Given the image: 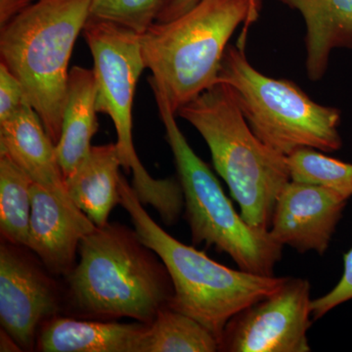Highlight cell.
Wrapping results in <instances>:
<instances>
[{"label": "cell", "instance_id": "cell-1", "mask_svg": "<svg viewBox=\"0 0 352 352\" xmlns=\"http://www.w3.org/2000/svg\"><path fill=\"white\" fill-rule=\"evenodd\" d=\"M80 261L64 277L65 309L92 320L131 318L151 324L170 307L173 286L159 256L120 223L96 227L78 248Z\"/></svg>", "mask_w": 352, "mask_h": 352}, {"label": "cell", "instance_id": "cell-2", "mask_svg": "<svg viewBox=\"0 0 352 352\" xmlns=\"http://www.w3.org/2000/svg\"><path fill=\"white\" fill-rule=\"evenodd\" d=\"M261 0H200L182 15L141 34L152 90L175 113L217 82L228 43L241 25L258 20Z\"/></svg>", "mask_w": 352, "mask_h": 352}, {"label": "cell", "instance_id": "cell-3", "mask_svg": "<svg viewBox=\"0 0 352 352\" xmlns=\"http://www.w3.org/2000/svg\"><path fill=\"white\" fill-rule=\"evenodd\" d=\"M210 148L215 170L240 207L243 219L270 230L278 196L291 182L287 157L254 134L232 88L217 82L178 110Z\"/></svg>", "mask_w": 352, "mask_h": 352}, {"label": "cell", "instance_id": "cell-4", "mask_svg": "<svg viewBox=\"0 0 352 352\" xmlns=\"http://www.w3.org/2000/svg\"><path fill=\"white\" fill-rule=\"evenodd\" d=\"M120 194V205L131 217L134 230L168 271L173 286L170 307L200 322L219 344L232 317L276 291L286 279L232 270L183 244L150 217L122 175Z\"/></svg>", "mask_w": 352, "mask_h": 352}, {"label": "cell", "instance_id": "cell-5", "mask_svg": "<svg viewBox=\"0 0 352 352\" xmlns=\"http://www.w3.org/2000/svg\"><path fill=\"white\" fill-rule=\"evenodd\" d=\"M94 0H38L0 28V56L57 145L76 39Z\"/></svg>", "mask_w": 352, "mask_h": 352}, {"label": "cell", "instance_id": "cell-6", "mask_svg": "<svg viewBox=\"0 0 352 352\" xmlns=\"http://www.w3.org/2000/svg\"><path fill=\"white\" fill-rule=\"evenodd\" d=\"M153 94L175 157L184 197L185 219L194 244L205 243L228 254L239 270L274 276L283 245L271 237L270 231L254 228L238 214L210 166L189 145L166 99L160 92Z\"/></svg>", "mask_w": 352, "mask_h": 352}, {"label": "cell", "instance_id": "cell-7", "mask_svg": "<svg viewBox=\"0 0 352 352\" xmlns=\"http://www.w3.org/2000/svg\"><path fill=\"white\" fill-rule=\"evenodd\" d=\"M83 36L92 58L97 85V111L112 120L122 168L132 173L131 186L143 205L152 206L163 219L182 208L183 196L175 178L156 179L141 164L132 138V106L146 69L141 34L108 20L89 17Z\"/></svg>", "mask_w": 352, "mask_h": 352}, {"label": "cell", "instance_id": "cell-8", "mask_svg": "<svg viewBox=\"0 0 352 352\" xmlns=\"http://www.w3.org/2000/svg\"><path fill=\"white\" fill-rule=\"evenodd\" d=\"M217 82L232 88L252 131L280 154L287 157L305 148L324 153L342 148L340 110L316 103L296 83L263 75L252 66L241 46L227 47Z\"/></svg>", "mask_w": 352, "mask_h": 352}, {"label": "cell", "instance_id": "cell-9", "mask_svg": "<svg viewBox=\"0 0 352 352\" xmlns=\"http://www.w3.org/2000/svg\"><path fill=\"white\" fill-rule=\"evenodd\" d=\"M310 289L307 279L286 277L276 291L230 319L219 351H311L307 339L312 317Z\"/></svg>", "mask_w": 352, "mask_h": 352}, {"label": "cell", "instance_id": "cell-10", "mask_svg": "<svg viewBox=\"0 0 352 352\" xmlns=\"http://www.w3.org/2000/svg\"><path fill=\"white\" fill-rule=\"evenodd\" d=\"M25 245H0V323L23 351H36L41 324L65 309V289Z\"/></svg>", "mask_w": 352, "mask_h": 352}, {"label": "cell", "instance_id": "cell-11", "mask_svg": "<svg viewBox=\"0 0 352 352\" xmlns=\"http://www.w3.org/2000/svg\"><path fill=\"white\" fill-rule=\"evenodd\" d=\"M347 201L320 185L291 180L278 196L268 231L283 247L322 256L327 252Z\"/></svg>", "mask_w": 352, "mask_h": 352}, {"label": "cell", "instance_id": "cell-12", "mask_svg": "<svg viewBox=\"0 0 352 352\" xmlns=\"http://www.w3.org/2000/svg\"><path fill=\"white\" fill-rule=\"evenodd\" d=\"M32 212L25 247L53 276L66 277L76 264L80 242L96 226L82 210L69 207L32 183Z\"/></svg>", "mask_w": 352, "mask_h": 352}, {"label": "cell", "instance_id": "cell-13", "mask_svg": "<svg viewBox=\"0 0 352 352\" xmlns=\"http://www.w3.org/2000/svg\"><path fill=\"white\" fill-rule=\"evenodd\" d=\"M0 156L12 160L32 182L76 208L67 193L56 144L31 104H25L14 117L0 124Z\"/></svg>", "mask_w": 352, "mask_h": 352}, {"label": "cell", "instance_id": "cell-14", "mask_svg": "<svg viewBox=\"0 0 352 352\" xmlns=\"http://www.w3.org/2000/svg\"><path fill=\"white\" fill-rule=\"evenodd\" d=\"M148 324L119 323L57 315L41 324L36 351L41 352H143Z\"/></svg>", "mask_w": 352, "mask_h": 352}, {"label": "cell", "instance_id": "cell-15", "mask_svg": "<svg viewBox=\"0 0 352 352\" xmlns=\"http://www.w3.org/2000/svg\"><path fill=\"white\" fill-rule=\"evenodd\" d=\"M97 85L94 69L74 67L69 71L58 159L65 179L73 175L91 151L92 138L99 129Z\"/></svg>", "mask_w": 352, "mask_h": 352}, {"label": "cell", "instance_id": "cell-16", "mask_svg": "<svg viewBox=\"0 0 352 352\" xmlns=\"http://www.w3.org/2000/svg\"><path fill=\"white\" fill-rule=\"evenodd\" d=\"M302 15L307 28V72L314 82L327 72L331 53L352 50V0H280Z\"/></svg>", "mask_w": 352, "mask_h": 352}, {"label": "cell", "instance_id": "cell-17", "mask_svg": "<svg viewBox=\"0 0 352 352\" xmlns=\"http://www.w3.org/2000/svg\"><path fill=\"white\" fill-rule=\"evenodd\" d=\"M120 166L117 143L92 146L85 162L65 179L69 199L97 227L109 223L120 204Z\"/></svg>", "mask_w": 352, "mask_h": 352}, {"label": "cell", "instance_id": "cell-18", "mask_svg": "<svg viewBox=\"0 0 352 352\" xmlns=\"http://www.w3.org/2000/svg\"><path fill=\"white\" fill-rule=\"evenodd\" d=\"M32 183L12 160L0 156V232L2 239L13 244L27 245Z\"/></svg>", "mask_w": 352, "mask_h": 352}, {"label": "cell", "instance_id": "cell-19", "mask_svg": "<svg viewBox=\"0 0 352 352\" xmlns=\"http://www.w3.org/2000/svg\"><path fill=\"white\" fill-rule=\"evenodd\" d=\"M219 340L200 322L170 307L149 324L143 352H214Z\"/></svg>", "mask_w": 352, "mask_h": 352}, {"label": "cell", "instance_id": "cell-20", "mask_svg": "<svg viewBox=\"0 0 352 352\" xmlns=\"http://www.w3.org/2000/svg\"><path fill=\"white\" fill-rule=\"evenodd\" d=\"M305 148L287 156L291 180L320 185L349 200L352 197V164Z\"/></svg>", "mask_w": 352, "mask_h": 352}, {"label": "cell", "instance_id": "cell-21", "mask_svg": "<svg viewBox=\"0 0 352 352\" xmlns=\"http://www.w3.org/2000/svg\"><path fill=\"white\" fill-rule=\"evenodd\" d=\"M168 0H94L90 17L108 20L142 34L156 22Z\"/></svg>", "mask_w": 352, "mask_h": 352}, {"label": "cell", "instance_id": "cell-22", "mask_svg": "<svg viewBox=\"0 0 352 352\" xmlns=\"http://www.w3.org/2000/svg\"><path fill=\"white\" fill-rule=\"evenodd\" d=\"M352 300V248L344 256V273L340 281L330 292L312 300V317L320 319L331 310Z\"/></svg>", "mask_w": 352, "mask_h": 352}, {"label": "cell", "instance_id": "cell-23", "mask_svg": "<svg viewBox=\"0 0 352 352\" xmlns=\"http://www.w3.org/2000/svg\"><path fill=\"white\" fill-rule=\"evenodd\" d=\"M29 103L24 87L6 64L0 63V124L14 117Z\"/></svg>", "mask_w": 352, "mask_h": 352}, {"label": "cell", "instance_id": "cell-24", "mask_svg": "<svg viewBox=\"0 0 352 352\" xmlns=\"http://www.w3.org/2000/svg\"><path fill=\"white\" fill-rule=\"evenodd\" d=\"M32 0H0V28L32 6Z\"/></svg>", "mask_w": 352, "mask_h": 352}, {"label": "cell", "instance_id": "cell-25", "mask_svg": "<svg viewBox=\"0 0 352 352\" xmlns=\"http://www.w3.org/2000/svg\"><path fill=\"white\" fill-rule=\"evenodd\" d=\"M200 0H168L156 22H166L177 18L196 6Z\"/></svg>", "mask_w": 352, "mask_h": 352}, {"label": "cell", "instance_id": "cell-26", "mask_svg": "<svg viewBox=\"0 0 352 352\" xmlns=\"http://www.w3.org/2000/svg\"><path fill=\"white\" fill-rule=\"evenodd\" d=\"M0 351H23L18 342L3 329L0 333Z\"/></svg>", "mask_w": 352, "mask_h": 352}]
</instances>
